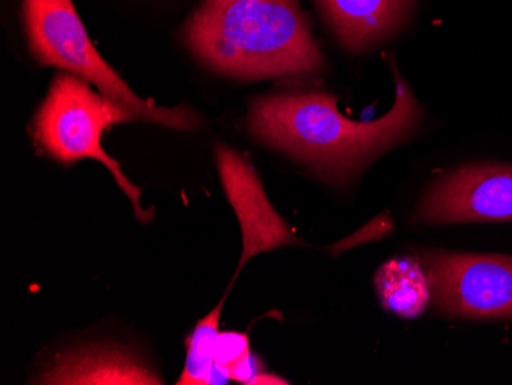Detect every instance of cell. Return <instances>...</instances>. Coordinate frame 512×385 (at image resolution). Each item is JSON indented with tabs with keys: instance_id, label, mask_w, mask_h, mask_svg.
<instances>
[{
	"instance_id": "5",
	"label": "cell",
	"mask_w": 512,
	"mask_h": 385,
	"mask_svg": "<svg viewBox=\"0 0 512 385\" xmlns=\"http://www.w3.org/2000/svg\"><path fill=\"white\" fill-rule=\"evenodd\" d=\"M431 301L463 318H512V257L425 252Z\"/></svg>"
},
{
	"instance_id": "11",
	"label": "cell",
	"mask_w": 512,
	"mask_h": 385,
	"mask_svg": "<svg viewBox=\"0 0 512 385\" xmlns=\"http://www.w3.org/2000/svg\"><path fill=\"white\" fill-rule=\"evenodd\" d=\"M223 304L224 300L195 326L191 338L188 339V356H186L184 372L178 379V384L203 385L209 382V376L215 364V352H217V341L220 336L218 327H220Z\"/></svg>"
},
{
	"instance_id": "6",
	"label": "cell",
	"mask_w": 512,
	"mask_h": 385,
	"mask_svg": "<svg viewBox=\"0 0 512 385\" xmlns=\"http://www.w3.org/2000/svg\"><path fill=\"white\" fill-rule=\"evenodd\" d=\"M416 218L439 224L512 221V166L457 169L430 189Z\"/></svg>"
},
{
	"instance_id": "15",
	"label": "cell",
	"mask_w": 512,
	"mask_h": 385,
	"mask_svg": "<svg viewBox=\"0 0 512 385\" xmlns=\"http://www.w3.org/2000/svg\"><path fill=\"white\" fill-rule=\"evenodd\" d=\"M230 372L227 367L220 366L215 362L214 367H212L211 376H209V382L207 384H227L230 381Z\"/></svg>"
},
{
	"instance_id": "10",
	"label": "cell",
	"mask_w": 512,
	"mask_h": 385,
	"mask_svg": "<svg viewBox=\"0 0 512 385\" xmlns=\"http://www.w3.org/2000/svg\"><path fill=\"white\" fill-rule=\"evenodd\" d=\"M376 290L388 312L416 318L431 301L430 283L421 264L413 258H394L376 272Z\"/></svg>"
},
{
	"instance_id": "2",
	"label": "cell",
	"mask_w": 512,
	"mask_h": 385,
	"mask_svg": "<svg viewBox=\"0 0 512 385\" xmlns=\"http://www.w3.org/2000/svg\"><path fill=\"white\" fill-rule=\"evenodd\" d=\"M184 40L206 65L243 80L324 66L298 0H206L184 25Z\"/></svg>"
},
{
	"instance_id": "7",
	"label": "cell",
	"mask_w": 512,
	"mask_h": 385,
	"mask_svg": "<svg viewBox=\"0 0 512 385\" xmlns=\"http://www.w3.org/2000/svg\"><path fill=\"white\" fill-rule=\"evenodd\" d=\"M217 160L227 200L234 208L243 231V255L237 274L255 255L299 243L286 221L270 205L263 183L246 157L227 146H220Z\"/></svg>"
},
{
	"instance_id": "14",
	"label": "cell",
	"mask_w": 512,
	"mask_h": 385,
	"mask_svg": "<svg viewBox=\"0 0 512 385\" xmlns=\"http://www.w3.org/2000/svg\"><path fill=\"white\" fill-rule=\"evenodd\" d=\"M229 372L230 378L234 379V381L241 382V384H250V381H252L255 376L264 372V367L258 356L247 352L246 355L241 356L238 361H235L234 364L229 367Z\"/></svg>"
},
{
	"instance_id": "9",
	"label": "cell",
	"mask_w": 512,
	"mask_h": 385,
	"mask_svg": "<svg viewBox=\"0 0 512 385\" xmlns=\"http://www.w3.org/2000/svg\"><path fill=\"white\" fill-rule=\"evenodd\" d=\"M45 384H161L131 356L91 350L68 356L43 378Z\"/></svg>"
},
{
	"instance_id": "3",
	"label": "cell",
	"mask_w": 512,
	"mask_h": 385,
	"mask_svg": "<svg viewBox=\"0 0 512 385\" xmlns=\"http://www.w3.org/2000/svg\"><path fill=\"white\" fill-rule=\"evenodd\" d=\"M23 22L31 53L42 65L57 66L94 83L103 96L131 111L138 120L181 131L198 125L191 109L161 108L152 100L135 96L97 53L73 0H23Z\"/></svg>"
},
{
	"instance_id": "4",
	"label": "cell",
	"mask_w": 512,
	"mask_h": 385,
	"mask_svg": "<svg viewBox=\"0 0 512 385\" xmlns=\"http://www.w3.org/2000/svg\"><path fill=\"white\" fill-rule=\"evenodd\" d=\"M138 120L135 114L92 91L88 80L76 74L62 73L54 79L50 93L37 112L34 135L46 154L63 163L92 158L103 163L128 195L140 221H148L149 212L140 203L142 191L123 174L119 162L103 149V132L119 123Z\"/></svg>"
},
{
	"instance_id": "12",
	"label": "cell",
	"mask_w": 512,
	"mask_h": 385,
	"mask_svg": "<svg viewBox=\"0 0 512 385\" xmlns=\"http://www.w3.org/2000/svg\"><path fill=\"white\" fill-rule=\"evenodd\" d=\"M391 229H393V221H391L390 214L385 212L381 217L375 218L367 226L355 232L352 237L345 238V240L339 241L335 246L330 247V251L336 255L341 254V252L348 251V249L359 246V244L384 238L385 235L390 234Z\"/></svg>"
},
{
	"instance_id": "8",
	"label": "cell",
	"mask_w": 512,
	"mask_h": 385,
	"mask_svg": "<svg viewBox=\"0 0 512 385\" xmlns=\"http://www.w3.org/2000/svg\"><path fill=\"white\" fill-rule=\"evenodd\" d=\"M318 4L342 45L358 53L396 33L414 0H318Z\"/></svg>"
},
{
	"instance_id": "1",
	"label": "cell",
	"mask_w": 512,
	"mask_h": 385,
	"mask_svg": "<svg viewBox=\"0 0 512 385\" xmlns=\"http://www.w3.org/2000/svg\"><path fill=\"white\" fill-rule=\"evenodd\" d=\"M396 82L393 108L375 122L342 116L336 97L330 94L293 93L255 100L247 123L261 142L298 158L327 178L345 180L401 142L419 120L416 99L398 73Z\"/></svg>"
},
{
	"instance_id": "16",
	"label": "cell",
	"mask_w": 512,
	"mask_h": 385,
	"mask_svg": "<svg viewBox=\"0 0 512 385\" xmlns=\"http://www.w3.org/2000/svg\"><path fill=\"white\" fill-rule=\"evenodd\" d=\"M289 382L286 379L279 378V376L270 375V373L263 372L250 381V385H287Z\"/></svg>"
},
{
	"instance_id": "13",
	"label": "cell",
	"mask_w": 512,
	"mask_h": 385,
	"mask_svg": "<svg viewBox=\"0 0 512 385\" xmlns=\"http://www.w3.org/2000/svg\"><path fill=\"white\" fill-rule=\"evenodd\" d=\"M249 350V338L246 333L224 332L220 333L217 341L215 362L229 369L235 361L246 355Z\"/></svg>"
}]
</instances>
